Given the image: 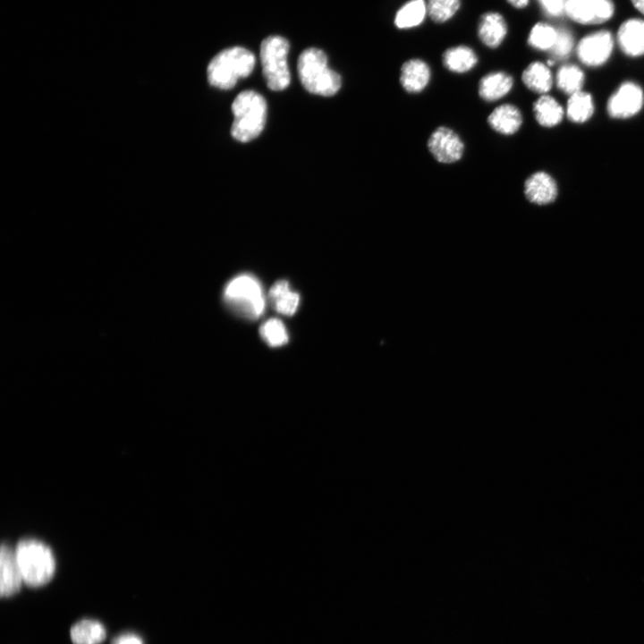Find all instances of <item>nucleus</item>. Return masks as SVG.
Segmentation results:
<instances>
[{
    "label": "nucleus",
    "mask_w": 644,
    "mask_h": 644,
    "mask_svg": "<svg viewBox=\"0 0 644 644\" xmlns=\"http://www.w3.org/2000/svg\"><path fill=\"white\" fill-rule=\"evenodd\" d=\"M300 80L309 93L331 97L342 85L341 76L327 64L326 55L318 48L309 47L301 52L297 63Z\"/></svg>",
    "instance_id": "obj_1"
},
{
    "label": "nucleus",
    "mask_w": 644,
    "mask_h": 644,
    "mask_svg": "<svg viewBox=\"0 0 644 644\" xmlns=\"http://www.w3.org/2000/svg\"><path fill=\"white\" fill-rule=\"evenodd\" d=\"M255 66V55L242 47L222 50L209 62L207 69L210 85L220 89H233L238 79L248 77Z\"/></svg>",
    "instance_id": "obj_2"
},
{
    "label": "nucleus",
    "mask_w": 644,
    "mask_h": 644,
    "mask_svg": "<svg viewBox=\"0 0 644 644\" xmlns=\"http://www.w3.org/2000/svg\"><path fill=\"white\" fill-rule=\"evenodd\" d=\"M232 112L234 120L231 134L236 140L250 141L263 131L267 118V103L260 94L253 90L239 93L232 104Z\"/></svg>",
    "instance_id": "obj_3"
},
{
    "label": "nucleus",
    "mask_w": 644,
    "mask_h": 644,
    "mask_svg": "<svg viewBox=\"0 0 644 644\" xmlns=\"http://www.w3.org/2000/svg\"><path fill=\"white\" fill-rule=\"evenodd\" d=\"M16 558L23 581L31 587L47 583L55 570V562L50 548L35 539L21 540L15 549Z\"/></svg>",
    "instance_id": "obj_4"
},
{
    "label": "nucleus",
    "mask_w": 644,
    "mask_h": 644,
    "mask_svg": "<svg viewBox=\"0 0 644 644\" xmlns=\"http://www.w3.org/2000/svg\"><path fill=\"white\" fill-rule=\"evenodd\" d=\"M224 300L234 313L251 320L258 318L265 309L262 287L249 274L239 275L226 284Z\"/></svg>",
    "instance_id": "obj_5"
},
{
    "label": "nucleus",
    "mask_w": 644,
    "mask_h": 644,
    "mask_svg": "<svg viewBox=\"0 0 644 644\" xmlns=\"http://www.w3.org/2000/svg\"><path fill=\"white\" fill-rule=\"evenodd\" d=\"M290 45L281 36H269L260 45V62L267 87L274 91L285 89L291 81L287 64Z\"/></svg>",
    "instance_id": "obj_6"
},
{
    "label": "nucleus",
    "mask_w": 644,
    "mask_h": 644,
    "mask_svg": "<svg viewBox=\"0 0 644 644\" xmlns=\"http://www.w3.org/2000/svg\"><path fill=\"white\" fill-rule=\"evenodd\" d=\"M614 13L613 0H567L564 14L583 25L600 24L610 20Z\"/></svg>",
    "instance_id": "obj_7"
},
{
    "label": "nucleus",
    "mask_w": 644,
    "mask_h": 644,
    "mask_svg": "<svg viewBox=\"0 0 644 644\" xmlns=\"http://www.w3.org/2000/svg\"><path fill=\"white\" fill-rule=\"evenodd\" d=\"M614 47L613 35L603 30L583 37L577 45L579 60L588 66H598L610 57Z\"/></svg>",
    "instance_id": "obj_8"
},
{
    "label": "nucleus",
    "mask_w": 644,
    "mask_h": 644,
    "mask_svg": "<svg viewBox=\"0 0 644 644\" xmlns=\"http://www.w3.org/2000/svg\"><path fill=\"white\" fill-rule=\"evenodd\" d=\"M428 148L433 157L442 164H453L459 161L464 152V143L452 129L440 126L429 136Z\"/></svg>",
    "instance_id": "obj_9"
},
{
    "label": "nucleus",
    "mask_w": 644,
    "mask_h": 644,
    "mask_svg": "<svg viewBox=\"0 0 644 644\" xmlns=\"http://www.w3.org/2000/svg\"><path fill=\"white\" fill-rule=\"evenodd\" d=\"M643 101L641 88L631 81L624 82L609 98L607 111L614 118H628L641 109Z\"/></svg>",
    "instance_id": "obj_10"
},
{
    "label": "nucleus",
    "mask_w": 644,
    "mask_h": 644,
    "mask_svg": "<svg viewBox=\"0 0 644 644\" xmlns=\"http://www.w3.org/2000/svg\"><path fill=\"white\" fill-rule=\"evenodd\" d=\"M0 594L11 597L16 594L21 586L23 578L16 558L15 551L3 544L0 553Z\"/></svg>",
    "instance_id": "obj_11"
},
{
    "label": "nucleus",
    "mask_w": 644,
    "mask_h": 644,
    "mask_svg": "<svg viewBox=\"0 0 644 644\" xmlns=\"http://www.w3.org/2000/svg\"><path fill=\"white\" fill-rule=\"evenodd\" d=\"M508 32L507 22L502 13L495 11L481 14L477 26L479 39L489 48H497Z\"/></svg>",
    "instance_id": "obj_12"
},
{
    "label": "nucleus",
    "mask_w": 644,
    "mask_h": 644,
    "mask_svg": "<svg viewBox=\"0 0 644 644\" xmlns=\"http://www.w3.org/2000/svg\"><path fill=\"white\" fill-rule=\"evenodd\" d=\"M621 50L629 56L644 55V20L631 18L623 21L617 31Z\"/></svg>",
    "instance_id": "obj_13"
},
{
    "label": "nucleus",
    "mask_w": 644,
    "mask_h": 644,
    "mask_svg": "<svg viewBox=\"0 0 644 644\" xmlns=\"http://www.w3.org/2000/svg\"><path fill=\"white\" fill-rule=\"evenodd\" d=\"M430 78V67L422 59H409L401 67L400 83L408 93L423 91L428 85Z\"/></svg>",
    "instance_id": "obj_14"
},
{
    "label": "nucleus",
    "mask_w": 644,
    "mask_h": 644,
    "mask_svg": "<svg viewBox=\"0 0 644 644\" xmlns=\"http://www.w3.org/2000/svg\"><path fill=\"white\" fill-rule=\"evenodd\" d=\"M524 194L527 199L536 205H547L557 196L555 180L545 172H536L524 182Z\"/></svg>",
    "instance_id": "obj_15"
},
{
    "label": "nucleus",
    "mask_w": 644,
    "mask_h": 644,
    "mask_svg": "<svg viewBox=\"0 0 644 644\" xmlns=\"http://www.w3.org/2000/svg\"><path fill=\"white\" fill-rule=\"evenodd\" d=\"M487 123L497 133L509 136L516 133L521 128L522 115L514 105L503 104L489 114Z\"/></svg>",
    "instance_id": "obj_16"
},
{
    "label": "nucleus",
    "mask_w": 644,
    "mask_h": 644,
    "mask_svg": "<svg viewBox=\"0 0 644 644\" xmlns=\"http://www.w3.org/2000/svg\"><path fill=\"white\" fill-rule=\"evenodd\" d=\"M513 86V77L502 71L491 72L484 75L479 82V95L487 101L493 102L505 97Z\"/></svg>",
    "instance_id": "obj_17"
},
{
    "label": "nucleus",
    "mask_w": 644,
    "mask_h": 644,
    "mask_svg": "<svg viewBox=\"0 0 644 644\" xmlns=\"http://www.w3.org/2000/svg\"><path fill=\"white\" fill-rule=\"evenodd\" d=\"M444 66L455 73H465L472 70L478 64V55L469 46L458 45L447 48L443 55Z\"/></svg>",
    "instance_id": "obj_18"
},
{
    "label": "nucleus",
    "mask_w": 644,
    "mask_h": 644,
    "mask_svg": "<svg viewBox=\"0 0 644 644\" xmlns=\"http://www.w3.org/2000/svg\"><path fill=\"white\" fill-rule=\"evenodd\" d=\"M268 301L272 308L278 313L292 316L297 310L300 296L290 290L287 281H277L268 292Z\"/></svg>",
    "instance_id": "obj_19"
},
{
    "label": "nucleus",
    "mask_w": 644,
    "mask_h": 644,
    "mask_svg": "<svg viewBox=\"0 0 644 644\" xmlns=\"http://www.w3.org/2000/svg\"><path fill=\"white\" fill-rule=\"evenodd\" d=\"M521 79L530 90L542 95L547 93L553 84L548 65L538 61L530 63L524 69Z\"/></svg>",
    "instance_id": "obj_20"
},
{
    "label": "nucleus",
    "mask_w": 644,
    "mask_h": 644,
    "mask_svg": "<svg viewBox=\"0 0 644 644\" xmlns=\"http://www.w3.org/2000/svg\"><path fill=\"white\" fill-rule=\"evenodd\" d=\"M70 636L73 644H100L106 637V631L100 622L83 619L72 625Z\"/></svg>",
    "instance_id": "obj_21"
},
{
    "label": "nucleus",
    "mask_w": 644,
    "mask_h": 644,
    "mask_svg": "<svg viewBox=\"0 0 644 644\" xmlns=\"http://www.w3.org/2000/svg\"><path fill=\"white\" fill-rule=\"evenodd\" d=\"M427 14L426 0H409L397 10L394 22L397 29H411L419 26Z\"/></svg>",
    "instance_id": "obj_22"
},
{
    "label": "nucleus",
    "mask_w": 644,
    "mask_h": 644,
    "mask_svg": "<svg viewBox=\"0 0 644 644\" xmlns=\"http://www.w3.org/2000/svg\"><path fill=\"white\" fill-rule=\"evenodd\" d=\"M533 112L537 122L543 127H554L563 119L564 109L551 96L547 94L539 97L533 105Z\"/></svg>",
    "instance_id": "obj_23"
},
{
    "label": "nucleus",
    "mask_w": 644,
    "mask_h": 644,
    "mask_svg": "<svg viewBox=\"0 0 644 644\" xmlns=\"http://www.w3.org/2000/svg\"><path fill=\"white\" fill-rule=\"evenodd\" d=\"M594 111L592 97L581 90L571 95L566 108L568 118L574 123L588 121Z\"/></svg>",
    "instance_id": "obj_24"
},
{
    "label": "nucleus",
    "mask_w": 644,
    "mask_h": 644,
    "mask_svg": "<svg viewBox=\"0 0 644 644\" xmlns=\"http://www.w3.org/2000/svg\"><path fill=\"white\" fill-rule=\"evenodd\" d=\"M556 83L562 91L572 95L581 90L584 73L576 65L564 64L557 72Z\"/></svg>",
    "instance_id": "obj_25"
},
{
    "label": "nucleus",
    "mask_w": 644,
    "mask_h": 644,
    "mask_svg": "<svg viewBox=\"0 0 644 644\" xmlns=\"http://www.w3.org/2000/svg\"><path fill=\"white\" fill-rule=\"evenodd\" d=\"M558 36V30L545 22L536 23L528 37L529 45L538 50H551Z\"/></svg>",
    "instance_id": "obj_26"
},
{
    "label": "nucleus",
    "mask_w": 644,
    "mask_h": 644,
    "mask_svg": "<svg viewBox=\"0 0 644 644\" xmlns=\"http://www.w3.org/2000/svg\"><path fill=\"white\" fill-rule=\"evenodd\" d=\"M462 0H428V15L436 23L452 19L461 7Z\"/></svg>",
    "instance_id": "obj_27"
},
{
    "label": "nucleus",
    "mask_w": 644,
    "mask_h": 644,
    "mask_svg": "<svg viewBox=\"0 0 644 644\" xmlns=\"http://www.w3.org/2000/svg\"><path fill=\"white\" fill-rule=\"evenodd\" d=\"M259 334L272 347L283 345L288 342L286 329L281 320L269 318L259 327Z\"/></svg>",
    "instance_id": "obj_28"
},
{
    "label": "nucleus",
    "mask_w": 644,
    "mask_h": 644,
    "mask_svg": "<svg viewBox=\"0 0 644 644\" xmlns=\"http://www.w3.org/2000/svg\"><path fill=\"white\" fill-rule=\"evenodd\" d=\"M573 42V37L568 30L559 29L557 39L550 50L552 58L559 60L566 58L572 50Z\"/></svg>",
    "instance_id": "obj_29"
},
{
    "label": "nucleus",
    "mask_w": 644,
    "mask_h": 644,
    "mask_svg": "<svg viewBox=\"0 0 644 644\" xmlns=\"http://www.w3.org/2000/svg\"><path fill=\"white\" fill-rule=\"evenodd\" d=\"M543 13L549 17H559L564 14L567 0H537Z\"/></svg>",
    "instance_id": "obj_30"
},
{
    "label": "nucleus",
    "mask_w": 644,
    "mask_h": 644,
    "mask_svg": "<svg viewBox=\"0 0 644 644\" xmlns=\"http://www.w3.org/2000/svg\"><path fill=\"white\" fill-rule=\"evenodd\" d=\"M111 644H143V640L135 633L126 632L114 638Z\"/></svg>",
    "instance_id": "obj_31"
},
{
    "label": "nucleus",
    "mask_w": 644,
    "mask_h": 644,
    "mask_svg": "<svg viewBox=\"0 0 644 644\" xmlns=\"http://www.w3.org/2000/svg\"><path fill=\"white\" fill-rule=\"evenodd\" d=\"M513 7L516 9H523L528 4L530 0H506Z\"/></svg>",
    "instance_id": "obj_32"
},
{
    "label": "nucleus",
    "mask_w": 644,
    "mask_h": 644,
    "mask_svg": "<svg viewBox=\"0 0 644 644\" xmlns=\"http://www.w3.org/2000/svg\"><path fill=\"white\" fill-rule=\"evenodd\" d=\"M634 7L644 14V0H631Z\"/></svg>",
    "instance_id": "obj_33"
}]
</instances>
